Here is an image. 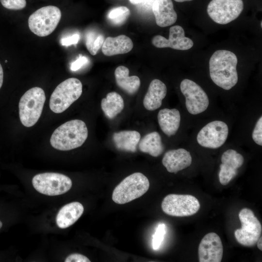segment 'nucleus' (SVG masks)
Returning a JSON list of instances; mask_svg holds the SVG:
<instances>
[{
    "instance_id": "obj_1",
    "label": "nucleus",
    "mask_w": 262,
    "mask_h": 262,
    "mask_svg": "<svg viewBox=\"0 0 262 262\" xmlns=\"http://www.w3.org/2000/svg\"><path fill=\"white\" fill-rule=\"evenodd\" d=\"M238 59L232 52L224 49L215 51L209 60V71L213 82L223 89L229 90L238 80Z\"/></svg>"
},
{
    "instance_id": "obj_2",
    "label": "nucleus",
    "mask_w": 262,
    "mask_h": 262,
    "mask_svg": "<svg viewBox=\"0 0 262 262\" xmlns=\"http://www.w3.org/2000/svg\"><path fill=\"white\" fill-rule=\"evenodd\" d=\"M88 136L85 123L79 119L68 121L58 127L52 133L50 143L60 150H70L81 147Z\"/></svg>"
},
{
    "instance_id": "obj_3",
    "label": "nucleus",
    "mask_w": 262,
    "mask_h": 262,
    "mask_svg": "<svg viewBox=\"0 0 262 262\" xmlns=\"http://www.w3.org/2000/svg\"><path fill=\"white\" fill-rule=\"evenodd\" d=\"M45 100V92L39 87H33L24 94L18 104L20 120L23 125L31 127L37 122Z\"/></svg>"
},
{
    "instance_id": "obj_4",
    "label": "nucleus",
    "mask_w": 262,
    "mask_h": 262,
    "mask_svg": "<svg viewBox=\"0 0 262 262\" xmlns=\"http://www.w3.org/2000/svg\"><path fill=\"white\" fill-rule=\"evenodd\" d=\"M149 187L148 179L141 173H134L125 178L115 187L112 199L117 204H124L142 196Z\"/></svg>"
},
{
    "instance_id": "obj_5",
    "label": "nucleus",
    "mask_w": 262,
    "mask_h": 262,
    "mask_svg": "<svg viewBox=\"0 0 262 262\" xmlns=\"http://www.w3.org/2000/svg\"><path fill=\"white\" fill-rule=\"evenodd\" d=\"M82 85L75 78L67 79L61 82L52 92L49 99V108L55 113L66 110L81 96Z\"/></svg>"
},
{
    "instance_id": "obj_6",
    "label": "nucleus",
    "mask_w": 262,
    "mask_h": 262,
    "mask_svg": "<svg viewBox=\"0 0 262 262\" xmlns=\"http://www.w3.org/2000/svg\"><path fill=\"white\" fill-rule=\"evenodd\" d=\"M61 18L59 8L53 5L43 7L36 10L28 18V26L32 33L40 37L51 33Z\"/></svg>"
},
{
    "instance_id": "obj_7",
    "label": "nucleus",
    "mask_w": 262,
    "mask_h": 262,
    "mask_svg": "<svg viewBox=\"0 0 262 262\" xmlns=\"http://www.w3.org/2000/svg\"><path fill=\"white\" fill-rule=\"evenodd\" d=\"M32 184L37 191L50 196L65 194L70 189L72 185L71 179L67 176L50 172L35 175Z\"/></svg>"
},
{
    "instance_id": "obj_8",
    "label": "nucleus",
    "mask_w": 262,
    "mask_h": 262,
    "mask_svg": "<svg viewBox=\"0 0 262 262\" xmlns=\"http://www.w3.org/2000/svg\"><path fill=\"white\" fill-rule=\"evenodd\" d=\"M241 228L234 231L237 241L247 247L254 246L261 236L262 227L252 211L248 208L242 209L239 213Z\"/></svg>"
},
{
    "instance_id": "obj_9",
    "label": "nucleus",
    "mask_w": 262,
    "mask_h": 262,
    "mask_svg": "<svg viewBox=\"0 0 262 262\" xmlns=\"http://www.w3.org/2000/svg\"><path fill=\"white\" fill-rule=\"evenodd\" d=\"M161 207L163 211L168 215L184 217L196 213L200 205L198 199L193 196L169 194L163 200Z\"/></svg>"
},
{
    "instance_id": "obj_10",
    "label": "nucleus",
    "mask_w": 262,
    "mask_h": 262,
    "mask_svg": "<svg viewBox=\"0 0 262 262\" xmlns=\"http://www.w3.org/2000/svg\"><path fill=\"white\" fill-rule=\"evenodd\" d=\"M243 9L242 0H212L207 11L213 21L223 25L236 19Z\"/></svg>"
},
{
    "instance_id": "obj_11",
    "label": "nucleus",
    "mask_w": 262,
    "mask_h": 262,
    "mask_svg": "<svg viewBox=\"0 0 262 262\" xmlns=\"http://www.w3.org/2000/svg\"><path fill=\"white\" fill-rule=\"evenodd\" d=\"M180 89L185 98V106L189 113L196 115L207 109L209 104V98L198 84L185 79L181 81Z\"/></svg>"
},
{
    "instance_id": "obj_12",
    "label": "nucleus",
    "mask_w": 262,
    "mask_h": 262,
    "mask_svg": "<svg viewBox=\"0 0 262 262\" xmlns=\"http://www.w3.org/2000/svg\"><path fill=\"white\" fill-rule=\"evenodd\" d=\"M229 134V128L226 123L220 120L212 121L199 131L197 135V143L202 147L217 148L226 142Z\"/></svg>"
},
{
    "instance_id": "obj_13",
    "label": "nucleus",
    "mask_w": 262,
    "mask_h": 262,
    "mask_svg": "<svg viewBox=\"0 0 262 262\" xmlns=\"http://www.w3.org/2000/svg\"><path fill=\"white\" fill-rule=\"evenodd\" d=\"M151 42L155 47L158 48H170L181 50L189 49L194 45L193 41L185 36L184 31L180 25L170 27L168 39L157 35L153 37Z\"/></svg>"
},
{
    "instance_id": "obj_14",
    "label": "nucleus",
    "mask_w": 262,
    "mask_h": 262,
    "mask_svg": "<svg viewBox=\"0 0 262 262\" xmlns=\"http://www.w3.org/2000/svg\"><path fill=\"white\" fill-rule=\"evenodd\" d=\"M223 254V247L220 237L214 232L206 234L201 240L198 254L199 262H220Z\"/></svg>"
},
{
    "instance_id": "obj_15",
    "label": "nucleus",
    "mask_w": 262,
    "mask_h": 262,
    "mask_svg": "<svg viewBox=\"0 0 262 262\" xmlns=\"http://www.w3.org/2000/svg\"><path fill=\"white\" fill-rule=\"evenodd\" d=\"M219 179L223 185H227L237 174V169L244 164V158L240 153L233 149L225 151L221 158Z\"/></svg>"
},
{
    "instance_id": "obj_16",
    "label": "nucleus",
    "mask_w": 262,
    "mask_h": 262,
    "mask_svg": "<svg viewBox=\"0 0 262 262\" xmlns=\"http://www.w3.org/2000/svg\"><path fill=\"white\" fill-rule=\"evenodd\" d=\"M192 161L190 153L180 148L167 151L163 158L162 164L168 172L176 174L190 166Z\"/></svg>"
},
{
    "instance_id": "obj_17",
    "label": "nucleus",
    "mask_w": 262,
    "mask_h": 262,
    "mask_svg": "<svg viewBox=\"0 0 262 262\" xmlns=\"http://www.w3.org/2000/svg\"><path fill=\"white\" fill-rule=\"evenodd\" d=\"M151 8L156 23L159 26H169L177 21V14L174 9L171 0H154Z\"/></svg>"
},
{
    "instance_id": "obj_18",
    "label": "nucleus",
    "mask_w": 262,
    "mask_h": 262,
    "mask_svg": "<svg viewBox=\"0 0 262 262\" xmlns=\"http://www.w3.org/2000/svg\"><path fill=\"white\" fill-rule=\"evenodd\" d=\"M167 88L165 84L158 79H154L150 83L146 94L143 104L149 111H154L160 108L162 100L165 97Z\"/></svg>"
},
{
    "instance_id": "obj_19",
    "label": "nucleus",
    "mask_w": 262,
    "mask_h": 262,
    "mask_svg": "<svg viewBox=\"0 0 262 262\" xmlns=\"http://www.w3.org/2000/svg\"><path fill=\"white\" fill-rule=\"evenodd\" d=\"M84 211L82 205L79 202H72L62 207L58 212L56 221L61 229L67 228L74 224Z\"/></svg>"
},
{
    "instance_id": "obj_20",
    "label": "nucleus",
    "mask_w": 262,
    "mask_h": 262,
    "mask_svg": "<svg viewBox=\"0 0 262 262\" xmlns=\"http://www.w3.org/2000/svg\"><path fill=\"white\" fill-rule=\"evenodd\" d=\"M133 46L130 37L125 35L108 37L102 46V52L106 56L124 54L130 51Z\"/></svg>"
},
{
    "instance_id": "obj_21",
    "label": "nucleus",
    "mask_w": 262,
    "mask_h": 262,
    "mask_svg": "<svg viewBox=\"0 0 262 262\" xmlns=\"http://www.w3.org/2000/svg\"><path fill=\"white\" fill-rule=\"evenodd\" d=\"M158 121L161 129L168 136L175 135L180 122V112L176 109L164 108L159 111Z\"/></svg>"
},
{
    "instance_id": "obj_22",
    "label": "nucleus",
    "mask_w": 262,
    "mask_h": 262,
    "mask_svg": "<svg viewBox=\"0 0 262 262\" xmlns=\"http://www.w3.org/2000/svg\"><path fill=\"white\" fill-rule=\"evenodd\" d=\"M141 135L136 131H123L115 132L113 140L119 150L134 152L140 141Z\"/></svg>"
},
{
    "instance_id": "obj_23",
    "label": "nucleus",
    "mask_w": 262,
    "mask_h": 262,
    "mask_svg": "<svg viewBox=\"0 0 262 262\" xmlns=\"http://www.w3.org/2000/svg\"><path fill=\"white\" fill-rule=\"evenodd\" d=\"M115 76L117 85L130 95L134 94L139 89L140 80L136 76H129V70L120 66L115 70Z\"/></svg>"
},
{
    "instance_id": "obj_24",
    "label": "nucleus",
    "mask_w": 262,
    "mask_h": 262,
    "mask_svg": "<svg viewBox=\"0 0 262 262\" xmlns=\"http://www.w3.org/2000/svg\"><path fill=\"white\" fill-rule=\"evenodd\" d=\"M139 148L141 151L156 157L162 154L164 147L160 134L153 131L144 136L139 142Z\"/></svg>"
},
{
    "instance_id": "obj_25",
    "label": "nucleus",
    "mask_w": 262,
    "mask_h": 262,
    "mask_svg": "<svg viewBox=\"0 0 262 262\" xmlns=\"http://www.w3.org/2000/svg\"><path fill=\"white\" fill-rule=\"evenodd\" d=\"M101 107L106 116L112 119L123 110L124 102L119 94L112 92L107 94L105 98L102 99Z\"/></svg>"
},
{
    "instance_id": "obj_26",
    "label": "nucleus",
    "mask_w": 262,
    "mask_h": 262,
    "mask_svg": "<svg viewBox=\"0 0 262 262\" xmlns=\"http://www.w3.org/2000/svg\"><path fill=\"white\" fill-rule=\"evenodd\" d=\"M130 10L125 6H118L111 9L108 13L107 18L114 25H121L130 15Z\"/></svg>"
},
{
    "instance_id": "obj_27",
    "label": "nucleus",
    "mask_w": 262,
    "mask_h": 262,
    "mask_svg": "<svg viewBox=\"0 0 262 262\" xmlns=\"http://www.w3.org/2000/svg\"><path fill=\"white\" fill-rule=\"evenodd\" d=\"M165 227L163 224L158 226L153 235L152 246L154 249H158L163 242L164 235L165 233Z\"/></svg>"
},
{
    "instance_id": "obj_28",
    "label": "nucleus",
    "mask_w": 262,
    "mask_h": 262,
    "mask_svg": "<svg viewBox=\"0 0 262 262\" xmlns=\"http://www.w3.org/2000/svg\"><path fill=\"white\" fill-rule=\"evenodd\" d=\"M0 1L4 7L10 10H21L26 5V0H0Z\"/></svg>"
},
{
    "instance_id": "obj_29",
    "label": "nucleus",
    "mask_w": 262,
    "mask_h": 262,
    "mask_svg": "<svg viewBox=\"0 0 262 262\" xmlns=\"http://www.w3.org/2000/svg\"><path fill=\"white\" fill-rule=\"evenodd\" d=\"M252 137L253 141L258 145L262 146V116L257 121L253 130Z\"/></svg>"
},
{
    "instance_id": "obj_30",
    "label": "nucleus",
    "mask_w": 262,
    "mask_h": 262,
    "mask_svg": "<svg viewBox=\"0 0 262 262\" xmlns=\"http://www.w3.org/2000/svg\"><path fill=\"white\" fill-rule=\"evenodd\" d=\"M99 33L93 31L88 32L85 35V42L87 49L91 54L93 45Z\"/></svg>"
},
{
    "instance_id": "obj_31",
    "label": "nucleus",
    "mask_w": 262,
    "mask_h": 262,
    "mask_svg": "<svg viewBox=\"0 0 262 262\" xmlns=\"http://www.w3.org/2000/svg\"><path fill=\"white\" fill-rule=\"evenodd\" d=\"M88 61V59L86 56L80 55L78 58L71 64L70 69L72 71L78 70L86 64Z\"/></svg>"
},
{
    "instance_id": "obj_32",
    "label": "nucleus",
    "mask_w": 262,
    "mask_h": 262,
    "mask_svg": "<svg viewBox=\"0 0 262 262\" xmlns=\"http://www.w3.org/2000/svg\"><path fill=\"white\" fill-rule=\"evenodd\" d=\"M65 262H90L86 256L78 253L72 254L66 259Z\"/></svg>"
},
{
    "instance_id": "obj_33",
    "label": "nucleus",
    "mask_w": 262,
    "mask_h": 262,
    "mask_svg": "<svg viewBox=\"0 0 262 262\" xmlns=\"http://www.w3.org/2000/svg\"><path fill=\"white\" fill-rule=\"evenodd\" d=\"M80 39L79 34H74L66 37L63 38L61 40V44L63 46H68L73 44H77Z\"/></svg>"
},
{
    "instance_id": "obj_34",
    "label": "nucleus",
    "mask_w": 262,
    "mask_h": 262,
    "mask_svg": "<svg viewBox=\"0 0 262 262\" xmlns=\"http://www.w3.org/2000/svg\"><path fill=\"white\" fill-rule=\"evenodd\" d=\"M104 37L103 34L99 33L93 45L91 55H95L97 53L98 50L103 45L104 41Z\"/></svg>"
},
{
    "instance_id": "obj_35",
    "label": "nucleus",
    "mask_w": 262,
    "mask_h": 262,
    "mask_svg": "<svg viewBox=\"0 0 262 262\" xmlns=\"http://www.w3.org/2000/svg\"><path fill=\"white\" fill-rule=\"evenodd\" d=\"M3 81V71L2 66L0 64V89L2 86Z\"/></svg>"
},
{
    "instance_id": "obj_36",
    "label": "nucleus",
    "mask_w": 262,
    "mask_h": 262,
    "mask_svg": "<svg viewBox=\"0 0 262 262\" xmlns=\"http://www.w3.org/2000/svg\"><path fill=\"white\" fill-rule=\"evenodd\" d=\"M258 248L261 250H262V237L260 236L257 242Z\"/></svg>"
},
{
    "instance_id": "obj_37",
    "label": "nucleus",
    "mask_w": 262,
    "mask_h": 262,
    "mask_svg": "<svg viewBox=\"0 0 262 262\" xmlns=\"http://www.w3.org/2000/svg\"><path fill=\"white\" fill-rule=\"evenodd\" d=\"M144 0H129L130 2L133 4L141 3Z\"/></svg>"
},
{
    "instance_id": "obj_38",
    "label": "nucleus",
    "mask_w": 262,
    "mask_h": 262,
    "mask_svg": "<svg viewBox=\"0 0 262 262\" xmlns=\"http://www.w3.org/2000/svg\"><path fill=\"white\" fill-rule=\"evenodd\" d=\"M174 0L179 2H185V1H190L193 0Z\"/></svg>"
},
{
    "instance_id": "obj_39",
    "label": "nucleus",
    "mask_w": 262,
    "mask_h": 262,
    "mask_svg": "<svg viewBox=\"0 0 262 262\" xmlns=\"http://www.w3.org/2000/svg\"><path fill=\"white\" fill-rule=\"evenodd\" d=\"M2 223L0 220V229L2 227Z\"/></svg>"
},
{
    "instance_id": "obj_40",
    "label": "nucleus",
    "mask_w": 262,
    "mask_h": 262,
    "mask_svg": "<svg viewBox=\"0 0 262 262\" xmlns=\"http://www.w3.org/2000/svg\"><path fill=\"white\" fill-rule=\"evenodd\" d=\"M261 27H262V21L261 22Z\"/></svg>"
}]
</instances>
